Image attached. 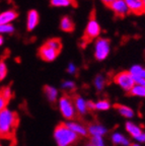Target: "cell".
Here are the masks:
<instances>
[{"label": "cell", "mask_w": 145, "mask_h": 146, "mask_svg": "<svg viewBox=\"0 0 145 146\" xmlns=\"http://www.w3.org/2000/svg\"><path fill=\"white\" fill-rule=\"evenodd\" d=\"M89 144H90L91 146H104V141H102L100 136H94L90 138Z\"/></svg>", "instance_id": "obj_28"}, {"label": "cell", "mask_w": 145, "mask_h": 146, "mask_svg": "<svg viewBox=\"0 0 145 146\" xmlns=\"http://www.w3.org/2000/svg\"><path fill=\"white\" fill-rule=\"evenodd\" d=\"M129 72L131 73V75L133 76V78H141V79L145 80V68H143L142 66L136 64L130 68Z\"/></svg>", "instance_id": "obj_19"}, {"label": "cell", "mask_w": 145, "mask_h": 146, "mask_svg": "<svg viewBox=\"0 0 145 146\" xmlns=\"http://www.w3.org/2000/svg\"><path fill=\"white\" fill-rule=\"evenodd\" d=\"M87 131H88V135L91 137L94 136H100L102 137L104 134L107 133V129L104 126L100 125L98 123H91L87 126Z\"/></svg>", "instance_id": "obj_13"}, {"label": "cell", "mask_w": 145, "mask_h": 146, "mask_svg": "<svg viewBox=\"0 0 145 146\" xmlns=\"http://www.w3.org/2000/svg\"><path fill=\"white\" fill-rule=\"evenodd\" d=\"M14 32V27L12 25H0V35L1 34H11Z\"/></svg>", "instance_id": "obj_27"}, {"label": "cell", "mask_w": 145, "mask_h": 146, "mask_svg": "<svg viewBox=\"0 0 145 146\" xmlns=\"http://www.w3.org/2000/svg\"><path fill=\"white\" fill-rule=\"evenodd\" d=\"M19 125L17 113L5 109L0 112V138L15 141L16 130Z\"/></svg>", "instance_id": "obj_1"}, {"label": "cell", "mask_w": 145, "mask_h": 146, "mask_svg": "<svg viewBox=\"0 0 145 146\" xmlns=\"http://www.w3.org/2000/svg\"><path fill=\"white\" fill-rule=\"evenodd\" d=\"M7 75V66L4 61V57L0 59V81H2Z\"/></svg>", "instance_id": "obj_26"}, {"label": "cell", "mask_w": 145, "mask_h": 146, "mask_svg": "<svg viewBox=\"0 0 145 146\" xmlns=\"http://www.w3.org/2000/svg\"><path fill=\"white\" fill-rule=\"evenodd\" d=\"M131 146H139V145H137V144H132Z\"/></svg>", "instance_id": "obj_36"}, {"label": "cell", "mask_w": 145, "mask_h": 146, "mask_svg": "<svg viewBox=\"0 0 145 146\" xmlns=\"http://www.w3.org/2000/svg\"><path fill=\"white\" fill-rule=\"evenodd\" d=\"M114 108L118 111L119 114L122 115L125 118L130 119L134 116L133 110L130 109L129 107H126V106H124V105H120V104H116V105H114Z\"/></svg>", "instance_id": "obj_18"}, {"label": "cell", "mask_w": 145, "mask_h": 146, "mask_svg": "<svg viewBox=\"0 0 145 146\" xmlns=\"http://www.w3.org/2000/svg\"><path fill=\"white\" fill-rule=\"evenodd\" d=\"M62 51V43L58 38L46 41L39 49V57L46 62H52Z\"/></svg>", "instance_id": "obj_3"}, {"label": "cell", "mask_w": 145, "mask_h": 146, "mask_svg": "<svg viewBox=\"0 0 145 146\" xmlns=\"http://www.w3.org/2000/svg\"><path fill=\"white\" fill-rule=\"evenodd\" d=\"M44 94H45L47 100L50 102L52 105H54L56 103L57 98H58V91L55 87L50 86V85H45L43 88Z\"/></svg>", "instance_id": "obj_16"}, {"label": "cell", "mask_w": 145, "mask_h": 146, "mask_svg": "<svg viewBox=\"0 0 145 146\" xmlns=\"http://www.w3.org/2000/svg\"><path fill=\"white\" fill-rule=\"evenodd\" d=\"M60 29L63 32L71 33L74 31V23L69 16H63L60 21Z\"/></svg>", "instance_id": "obj_17"}, {"label": "cell", "mask_w": 145, "mask_h": 146, "mask_svg": "<svg viewBox=\"0 0 145 146\" xmlns=\"http://www.w3.org/2000/svg\"><path fill=\"white\" fill-rule=\"evenodd\" d=\"M143 1V5H144V9H145V0H142Z\"/></svg>", "instance_id": "obj_35"}, {"label": "cell", "mask_w": 145, "mask_h": 146, "mask_svg": "<svg viewBox=\"0 0 145 146\" xmlns=\"http://www.w3.org/2000/svg\"><path fill=\"white\" fill-rule=\"evenodd\" d=\"M126 130H127L128 133H129L132 137H134L135 139H137V138L142 134V131H141L140 128L135 125V124L131 123V122H127V123H126Z\"/></svg>", "instance_id": "obj_20"}, {"label": "cell", "mask_w": 145, "mask_h": 146, "mask_svg": "<svg viewBox=\"0 0 145 146\" xmlns=\"http://www.w3.org/2000/svg\"><path fill=\"white\" fill-rule=\"evenodd\" d=\"M111 51V42L109 39L98 38L94 44V57L98 61L107 59Z\"/></svg>", "instance_id": "obj_7"}, {"label": "cell", "mask_w": 145, "mask_h": 146, "mask_svg": "<svg viewBox=\"0 0 145 146\" xmlns=\"http://www.w3.org/2000/svg\"><path fill=\"white\" fill-rule=\"evenodd\" d=\"M129 94L134 96H142V98H145V86L140 84H135Z\"/></svg>", "instance_id": "obj_22"}, {"label": "cell", "mask_w": 145, "mask_h": 146, "mask_svg": "<svg viewBox=\"0 0 145 146\" xmlns=\"http://www.w3.org/2000/svg\"><path fill=\"white\" fill-rule=\"evenodd\" d=\"M137 140L140 142H145V133H142V134L137 138Z\"/></svg>", "instance_id": "obj_33"}, {"label": "cell", "mask_w": 145, "mask_h": 146, "mask_svg": "<svg viewBox=\"0 0 145 146\" xmlns=\"http://www.w3.org/2000/svg\"><path fill=\"white\" fill-rule=\"evenodd\" d=\"M112 140H113L114 144H121V145L128 146L129 145V140L124 136V135L120 134V133H114L112 136Z\"/></svg>", "instance_id": "obj_21"}, {"label": "cell", "mask_w": 145, "mask_h": 146, "mask_svg": "<svg viewBox=\"0 0 145 146\" xmlns=\"http://www.w3.org/2000/svg\"><path fill=\"white\" fill-rule=\"evenodd\" d=\"M110 107H111V104L107 100H98V103H95V110H98V111H107L110 109Z\"/></svg>", "instance_id": "obj_25"}, {"label": "cell", "mask_w": 145, "mask_h": 146, "mask_svg": "<svg viewBox=\"0 0 145 146\" xmlns=\"http://www.w3.org/2000/svg\"><path fill=\"white\" fill-rule=\"evenodd\" d=\"M114 82L117 83L125 91H127L128 94L131 91V89L134 87V85L136 84L135 81H134L133 76L131 75V73L129 71H122V72L117 73L114 76Z\"/></svg>", "instance_id": "obj_6"}, {"label": "cell", "mask_w": 145, "mask_h": 146, "mask_svg": "<svg viewBox=\"0 0 145 146\" xmlns=\"http://www.w3.org/2000/svg\"><path fill=\"white\" fill-rule=\"evenodd\" d=\"M18 13L13 10V9H9V10H6L4 12H1L0 13V25H9L10 23L17 18Z\"/></svg>", "instance_id": "obj_12"}, {"label": "cell", "mask_w": 145, "mask_h": 146, "mask_svg": "<svg viewBox=\"0 0 145 146\" xmlns=\"http://www.w3.org/2000/svg\"><path fill=\"white\" fill-rule=\"evenodd\" d=\"M0 146H1V144H0Z\"/></svg>", "instance_id": "obj_38"}, {"label": "cell", "mask_w": 145, "mask_h": 146, "mask_svg": "<svg viewBox=\"0 0 145 146\" xmlns=\"http://www.w3.org/2000/svg\"><path fill=\"white\" fill-rule=\"evenodd\" d=\"M50 4L54 7H66L69 5H75L71 0H50Z\"/></svg>", "instance_id": "obj_23"}, {"label": "cell", "mask_w": 145, "mask_h": 146, "mask_svg": "<svg viewBox=\"0 0 145 146\" xmlns=\"http://www.w3.org/2000/svg\"><path fill=\"white\" fill-rule=\"evenodd\" d=\"M67 71H68L69 73H71V74H73V73L76 72V67H75L74 64H72V63L69 64L68 68H67Z\"/></svg>", "instance_id": "obj_31"}, {"label": "cell", "mask_w": 145, "mask_h": 146, "mask_svg": "<svg viewBox=\"0 0 145 146\" xmlns=\"http://www.w3.org/2000/svg\"><path fill=\"white\" fill-rule=\"evenodd\" d=\"M2 43H3V36L0 35V46L2 45Z\"/></svg>", "instance_id": "obj_34"}, {"label": "cell", "mask_w": 145, "mask_h": 146, "mask_svg": "<svg viewBox=\"0 0 145 146\" xmlns=\"http://www.w3.org/2000/svg\"><path fill=\"white\" fill-rule=\"evenodd\" d=\"M54 137L58 146H74L79 141V137L73 132L66 123H60L56 126Z\"/></svg>", "instance_id": "obj_2"}, {"label": "cell", "mask_w": 145, "mask_h": 146, "mask_svg": "<svg viewBox=\"0 0 145 146\" xmlns=\"http://www.w3.org/2000/svg\"><path fill=\"white\" fill-rule=\"evenodd\" d=\"M73 104H74L75 110H76L77 114L84 115L87 113V102L83 100L80 96H72Z\"/></svg>", "instance_id": "obj_11"}, {"label": "cell", "mask_w": 145, "mask_h": 146, "mask_svg": "<svg viewBox=\"0 0 145 146\" xmlns=\"http://www.w3.org/2000/svg\"><path fill=\"white\" fill-rule=\"evenodd\" d=\"M12 98V92L10 87L4 86L0 88V112H2L3 110L6 109L9 100Z\"/></svg>", "instance_id": "obj_10"}, {"label": "cell", "mask_w": 145, "mask_h": 146, "mask_svg": "<svg viewBox=\"0 0 145 146\" xmlns=\"http://www.w3.org/2000/svg\"><path fill=\"white\" fill-rule=\"evenodd\" d=\"M86 146H91V145L89 143H87V144H86Z\"/></svg>", "instance_id": "obj_37"}, {"label": "cell", "mask_w": 145, "mask_h": 146, "mask_svg": "<svg viewBox=\"0 0 145 146\" xmlns=\"http://www.w3.org/2000/svg\"><path fill=\"white\" fill-rule=\"evenodd\" d=\"M87 110H88V112H92V111H94L95 110V103H93V102H91V100L87 102Z\"/></svg>", "instance_id": "obj_30"}, {"label": "cell", "mask_w": 145, "mask_h": 146, "mask_svg": "<svg viewBox=\"0 0 145 146\" xmlns=\"http://www.w3.org/2000/svg\"><path fill=\"white\" fill-rule=\"evenodd\" d=\"M39 23V13L37 10H30L27 18V29L29 32H32Z\"/></svg>", "instance_id": "obj_14"}, {"label": "cell", "mask_w": 145, "mask_h": 146, "mask_svg": "<svg viewBox=\"0 0 145 146\" xmlns=\"http://www.w3.org/2000/svg\"><path fill=\"white\" fill-rule=\"evenodd\" d=\"M100 23H98L96 18H95L94 10H92L89 16L88 23L85 27V31H84V34L82 36V42H83V46L88 44L89 42H91L92 40H94L95 38H98L100 35Z\"/></svg>", "instance_id": "obj_4"}, {"label": "cell", "mask_w": 145, "mask_h": 146, "mask_svg": "<svg viewBox=\"0 0 145 146\" xmlns=\"http://www.w3.org/2000/svg\"><path fill=\"white\" fill-rule=\"evenodd\" d=\"M59 109L62 116L69 121L77 119V112L73 104L72 96L68 94H64L59 100Z\"/></svg>", "instance_id": "obj_5"}, {"label": "cell", "mask_w": 145, "mask_h": 146, "mask_svg": "<svg viewBox=\"0 0 145 146\" xmlns=\"http://www.w3.org/2000/svg\"><path fill=\"white\" fill-rule=\"evenodd\" d=\"M68 127L70 128L73 132L76 133L78 136L86 137L88 136V131H87V127L83 126L82 124L79 123H75V122H70V123H67Z\"/></svg>", "instance_id": "obj_15"}, {"label": "cell", "mask_w": 145, "mask_h": 146, "mask_svg": "<svg viewBox=\"0 0 145 146\" xmlns=\"http://www.w3.org/2000/svg\"><path fill=\"white\" fill-rule=\"evenodd\" d=\"M125 2L129 8L130 13H133L135 15H141L145 13L142 0H125Z\"/></svg>", "instance_id": "obj_9"}, {"label": "cell", "mask_w": 145, "mask_h": 146, "mask_svg": "<svg viewBox=\"0 0 145 146\" xmlns=\"http://www.w3.org/2000/svg\"><path fill=\"white\" fill-rule=\"evenodd\" d=\"M106 83H107V79L104 78V76L100 75V74L94 78V86L98 90H102L106 86Z\"/></svg>", "instance_id": "obj_24"}, {"label": "cell", "mask_w": 145, "mask_h": 146, "mask_svg": "<svg viewBox=\"0 0 145 146\" xmlns=\"http://www.w3.org/2000/svg\"><path fill=\"white\" fill-rule=\"evenodd\" d=\"M62 87L64 89H69V90H74L75 89V84L72 81H65L64 83H62Z\"/></svg>", "instance_id": "obj_29"}, {"label": "cell", "mask_w": 145, "mask_h": 146, "mask_svg": "<svg viewBox=\"0 0 145 146\" xmlns=\"http://www.w3.org/2000/svg\"><path fill=\"white\" fill-rule=\"evenodd\" d=\"M110 8L114 11V13L119 17H124L128 13H130L129 8H128L127 4L125 2V0H116L110 5Z\"/></svg>", "instance_id": "obj_8"}, {"label": "cell", "mask_w": 145, "mask_h": 146, "mask_svg": "<svg viewBox=\"0 0 145 146\" xmlns=\"http://www.w3.org/2000/svg\"><path fill=\"white\" fill-rule=\"evenodd\" d=\"M104 4H106L107 6H110V5L112 4V3L114 2V1H116V0H100Z\"/></svg>", "instance_id": "obj_32"}]
</instances>
